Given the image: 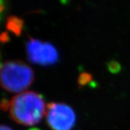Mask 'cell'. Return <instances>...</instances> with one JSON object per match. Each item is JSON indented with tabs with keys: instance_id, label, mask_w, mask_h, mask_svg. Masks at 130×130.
<instances>
[{
	"instance_id": "6da1fadb",
	"label": "cell",
	"mask_w": 130,
	"mask_h": 130,
	"mask_svg": "<svg viewBox=\"0 0 130 130\" xmlns=\"http://www.w3.org/2000/svg\"><path fill=\"white\" fill-rule=\"evenodd\" d=\"M46 106L43 98L39 93L23 92L12 98L10 116L19 124L36 125L45 116Z\"/></svg>"
},
{
	"instance_id": "7a4b0ae2",
	"label": "cell",
	"mask_w": 130,
	"mask_h": 130,
	"mask_svg": "<svg viewBox=\"0 0 130 130\" xmlns=\"http://www.w3.org/2000/svg\"><path fill=\"white\" fill-rule=\"evenodd\" d=\"M35 79L30 67L21 61H9L0 69V84L10 93H20L28 89Z\"/></svg>"
},
{
	"instance_id": "3957f363",
	"label": "cell",
	"mask_w": 130,
	"mask_h": 130,
	"mask_svg": "<svg viewBox=\"0 0 130 130\" xmlns=\"http://www.w3.org/2000/svg\"><path fill=\"white\" fill-rule=\"evenodd\" d=\"M76 119L73 108L66 103L51 102L47 105L46 119L51 130H72Z\"/></svg>"
},
{
	"instance_id": "277c9868",
	"label": "cell",
	"mask_w": 130,
	"mask_h": 130,
	"mask_svg": "<svg viewBox=\"0 0 130 130\" xmlns=\"http://www.w3.org/2000/svg\"><path fill=\"white\" fill-rule=\"evenodd\" d=\"M26 53L30 62L41 66H51L59 59L56 48L49 42L30 38L26 43Z\"/></svg>"
},
{
	"instance_id": "5b68a950",
	"label": "cell",
	"mask_w": 130,
	"mask_h": 130,
	"mask_svg": "<svg viewBox=\"0 0 130 130\" xmlns=\"http://www.w3.org/2000/svg\"><path fill=\"white\" fill-rule=\"evenodd\" d=\"M23 26V20L17 16H9L7 20V23H6L7 30L13 32L18 37L20 36Z\"/></svg>"
},
{
	"instance_id": "8992f818",
	"label": "cell",
	"mask_w": 130,
	"mask_h": 130,
	"mask_svg": "<svg viewBox=\"0 0 130 130\" xmlns=\"http://www.w3.org/2000/svg\"><path fill=\"white\" fill-rule=\"evenodd\" d=\"M92 78V75L88 72H83L82 74H79L78 78V84L79 87H84L88 85L91 83Z\"/></svg>"
},
{
	"instance_id": "52a82bcc",
	"label": "cell",
	"mask_w": 130,
	"mask_h": 130,
	"mask_svg": "<svg viewBox=\"0 0 130 130\" xmlns=\"http://www.w3.org/2000/svg\"><path fill=\"white\" fill-rule=\"evenodd\" d=\"M108 68L112 73H117L121 70V66L119 64V62L115 61H112L108 63Z\"/></svg>"
},
{
	"instance_id": "ba28073f",
	"label": "cell",
	"mask_w": 130,
	"mask_h": 130,
	"mask_svg": "<svg viewBox=\"0 0 130 130\" xmlns=\"http://www.w3.org/2000/svg\"><path fill=\"white\" fill-rule=\"evenodd\" d=\"M11 106V101H9L7 98H2L0 100V109L4 111H7L9 109H10Z\"/></svg>"
},
{
	"instance_id": "9c48e42d",
	"label": "cell",
	"mask_w": 130,
	"mask_h": 130,
	"mask_svg": "<svg viewBox=\"0 0 130 130\" xmlns=\"http://www.w3.org/2000/svg\"><path fill=\"white\" fill-rule=\"evenodd\" d=\"M10 41V38H9L8 32L4 31L0 34V41L3 43H7Z\"/></svg>"
},
{
	"instance_id": "30bf717a",
	"label": "cell",
	"mask_w": 130,
	"mask_h": 130,
	"mask_svg": "<svg viewBox=\"0 0 130 130\" xmlns=\"http://www.w3.org/2000/svg\"><path fill=\"white\" fill-rule=\"evenodd\" d=\"M5 9V5L3 0H0V20L2 18V14Z\"/></svg>"
},
{
	"instance_id": "8fae6325",
	"label": "cell",
	"mask_w": 130,
	"mask_h": 130,
	"mask_svg": "<svg viewBox=\"0 0 130 130\" xmlns=\"http://www.w3.org/2000/svg\"><path fill=\"white\" fill-rule=\"evenodd\" d=\"M0 130H12L10 127L5 125H0Z\"/></svg>"
},
{
	"instance_id": "7c38bea8",
	"label": "cell",
	"mask_w": 130,
	"mask_h": 130,
	"mask_svg": "<svg viewBox=\"0 0 130 130\" xmlns=\"http://www.w3.org/2000/svg\"><path fill=\"white\" fill-rule=\"evenodd\" d=\"M28 130H41V129H38V128H36V127H34V128H31V129H29Z\"/></svg>"
},
{
	"instance_id": "4fadbf2b",
	"label": "cell",
	"mask_w": 130,
	"mask_h": 130,
	"mask_svg": "<svg viewBox=\"0 0 130 130\" xmlns=\"http://www.w3.org/2000/svg\"><path fill=\"white\" fill-rule=\"evenodd\" d=\"M2 64L1 63V52H0V69L2 68Z\"/></svg>"
}]
</instances>
